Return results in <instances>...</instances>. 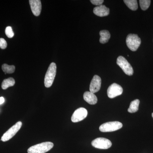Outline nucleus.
<instances>
[{
    "instance_id": "nucleus-13",
    "label": "nucleus",
    "mask_w": 153,
    "mask_h": 153,
    "mask_svg": "<svg viewBox=\"0 0 153 153\" xmlns=\"http://www.w3.org/2000/svg\"><path fill=\"white\" fill-rule=\"evenodd\" d=\"M83 99L90 105H94L97 103V97L94 93L90 91H85L83 94Z\"/></svg>"
},
{
    "instance_id": "nucleus-1",
    "label": "nucleus",
    "mask_w": 153,
    "mask_h": 153,
    "mask_svg": "<svg viewBox=\"0 0 153 153\" xmlns=\"http://www.w3.org/2000/svg\"><path fill=\"white\" fill-rule=\"evenodd\" d=\"M54 146V144L46 142L34 145L28 149V153H45L50 150Z\"/></svg>"
},
{
    "instance_id": "nucleus-22",
    "label": "nucleus",
    "mask_w": 153,
    "mask_h": 153,
    "mask_svg": "<svg viewBox=\"0 0 153 153\" xmlns=\"http://www.w3.org/2000/svg\"><path fill=\"white\" fill-rule=\"evenodd\" d=\"M90 1L94 5L98 6L102 5L104 1L103 0H91Z\"/></svg>"
},
{
    "instance_id": "nucleus-17",
    "label": "nucleus",
    "mask_w": 153,
    "mask_h": 153,
    "mask_svg": "<svg viewBox=\"0 0 153 153\" xmlns=\"http://www.w3.org/2000/svg\"><path fill=\"white\" fill-rule=\"evenodd\" d=\"M126 6L133 11L137 10L138 4L137 0H124Z\"/></svg>"
},
{
    "instance_id": "nucleus-18",
    "label": "nucleus",
    "mask_w": 153,
    "mask_h": 153,
    "mask_svg": "<svg viewBox=\"0 0 153 153\" xmlns=\"http://www.w3.org/2000/svg\"><path fill=\"white\" fill-rule=\"evenodd\" d=\"M15 66L13 65H8L7 64H4L2 66V69L3 71L8 74H12L15 71Z\"/></svg>"
},
{
    "instance_id": "nucleus-11",
    "label": "nucleus",
    "mask_w": 153,
    "mask_h": 153,
    "mask_svg": "<svg viewBox=\"0 0 153 153\" xmlns=\"http://www.w3.org/2000/svg\"><path fill=\"white\" fill-rule=\"evenodd\" d=\"M29 3L34 16H38L41 14L42 8L41 1L40 0H30Z\"/></svg>"
},
{
    "instance_id": "nucleus-23",
    "label": "nucleus",
    "mask_w": 153,
    "mask_h": 153,
    "mask_svg": "<svg viewBox=\"0 0 153 153\" xmlns=\"http://www.w3.org/2000/svg\"><path fill=\"white\" fill-rule=\"evenodd\" d=\"M4 97H0V104H3L4 102Z\"/></svg>"
},
{
    "instance_id": "nucleus-16",
    "label": "nucleus",
    "mask_w": 153,
    "mask_h": 153,
    "mask_svg": "<svg viewBox=\"0 0 153 153\" xmlns=\"http://www.w3.org/2000/svg\"><path fill=\"white\" fill-rule=\"evenodd\" d=\"M15 84V80L12 77L4 79L2 83L1 87L3 89H7L8 88L13 86Z\"/></svg>"
},
{
    "instance_id": "nucleus-24",
    "label": "nucleus",
    "mask_w": 153,
    "mask_h": 153,
    "mask_svg": "<svg viewBox=\"0 0 153 153\" xmlns=\"http://www.w3.org/2000/svg\"><path fill=\"white\" fill-rule=\"evenodd\" d=\"M152 117L153 118V113L152 114Z\"/></svg>"
},
{
    "instance_id": "nucleus-7",
    "label": "nucleus",
    "mask_w": 153,
    "mask_h": 153,
    "mask_svg": "<svg viewBox=\"0 0 153 153\" xmlns=\"http://www.w3.org/2000/svg\"><path fill=\"white\" fill-rule=\"evenodd\" d=\"M91 145L93 147L97 149H107L111 146L112 143L107 139L99 137L93 140L91 142Z\"/></svg>"
},
{
    "instance_id": "nucleus-6",
    "label": "nucleus",
    "mask_w": 153,
    "mask_h": 153,
    "mask_svg": "<svg viewBox=\"0 0 153 153\" xmlns=\"http://www.w3.org/2000/svg\"><path fill=\"white\" fill-rule=\"evenodd\" d=\"M22 122H18L4 134L1 139V140L3 142H6L10 140L19 131L22 127Z\"/></svg>"
},
{
    "instance_id": "nucleus-21",
    "label": "nucleus",
    "mask_w": 153,
    "mask_h": 153,
    "mask_svg": "<svg viewBox=\"0 0 153 153\" xmlns=\"http://www.w3.org/2000/svg\"><path fill=\"white\" fill-rule=\"evenodd\" d=\"M7 41L4 39L2 38H0V48L1 49H5L7 47Z\"/></svg>"
},
{
    "instance_id": "nucleus-8",
    "label": "nucleus",
    "mask_w": 153,
    "mask_h": 153,
    "mask_svg": "<svg viewBox=\"0 0 153 153\" xmlns=\"http://www.w3.org/2000/svg\"><path fill=\"white\" fill-rule=\"evenodd\" d=\"M123 92V88L117 83H114L108 88V96L110 98H114L120 95Z\"/></svg>"
},
{
    "instance_id": "nucleus-4",
    "label": "nucleus",
    "mask_w": 153,
    "mask_h": 153,
    "mask_svg": "<svg viewBox=\"0 0 153 153\" xmlns=\"http://www.w3.org/2000/svg\"><path fill=\"white\" fill-rule=\"evenodd\" d=\"M117 64L123 70L124 73L129 76L133 74L134 70L131 65L123 56H120L117 60Z\"/></svg>"
},
{
    "instance_id": "nucleus-20",
    "label": "nucleus",
    "mask_w": 153,
    "mask_h": 153,
    "mask_svg": "<svg viewBox=\"0 0 153 153\" xmlns=\"http://www.w3.org/2000/svg\"><path fill=\"white\" fill-rule=\"evenodd\" d=\"M5 34L8 38H11L13 37L14 33L11 27H7L6 28Z\"/></svg>"
},
{
    "instance_id": "nucleus-19",
    "label": "nucleus",
    "mask_w": 153,
    "mask_h": 153,
    "mask_svg": "<svg viewBox=\"0 0 153 153\" xmlns=\"http://www.w3.org/2000/svg\"><path fill=\"white\" fill-rule=\"evenodd\" d=\"M141 8L143 10H146L150 5V0H140L139 1Z\"/></svg>"
},
{
    "instance_id": "nucleus-10",
    "label": "nucleus",
    "mask_w": 153,
    "mask_h": 153,
    "mask_svg": "<svg viewBox=\"0 0 153 153\" xmlns=\"http://www.w3.org/2000/svg\"><path fill=\"white\" fill-rule=\"evenodd\" d=\"M101 85V79L99 76L95 75L93 76L89 87L90 92L95 93L100 90Z\"/></svg>"
},
{
    "instance_id": "nucleus-9",
    "label": "nucleus",
    "mask_w": 153,
    "mask_h": 153,
    "mask_svg": "<svg viewBox=\"0 0 153 153\" xmlns=\"http://www.w3.org/2000/svg\"><path fill=\"white\" fill-rule=\"evenodd\" d=\"M87 110L84 108H79L75 110L71 117V121L73 123H77L81 121L87 117Z\"/></svg>"
},
{
    "instance_id": "nucleus-15",
    "label": "nucleus",
    "mask_w": 153,
    "mask_h": 153,
    "mask_svg": "<svg viewBox=\"0 0 153 153\" xmlns=\"http://www.w3.org/2000/svg\"><path fill=\"white\" fill-rule=\"evenodd\" d=\"M140 101L139 100L136 99L133 100L131 102L128 111L131 113H133L137 112L139 109Z\"/></svg>"
},
{
    "instance_id": "nucleus-2",
    "label": "nucleus",
    "mask_w": 153,
    "mask_h": 153,
    "mask_svg": "<svg viewBox=\"0 0 153 153\" xmlns=\"http://www.w3.org/2000/svg\"><path fill=\"white\" fill-rule=\"evenodd\" d=\"M57 66L55 63H52L49 65L47 71L45 78L44 85L45 87L49 88L52 86L56 74Z\"/></svg>"
},
{
    "instance_id": "nucleus-14",
    "label": "nucleus",
    "mask_w": 153,
    "mask_h": 153,
    "mask_svg": "<svg viewBox=\"0 0 153 153\" xmlns=\"http://www.w3.org/2000/svg\"><path fill=\"white\" fill-rule=\"evenodd\" d=\"M100 42L102 44L107 43L111 37L109 32L106 30L100 31Z\"/></svg>"
},
{
    "instance_id": "nucleus-5",
    "label": "nucleus",
    "mask_w": 153,
    "mask_h": 153,
    "mask_svg": "<svg viewBox=\"0 0 153 153\" xmlns=\"http://www.w3.org/2000/svg\"><path fill=\"white\" fill-rule=\"evenodd\" d=\"M123 127V124L118 121L109 122L102 124L100 126L99 129L102 132H112L119 130Z\"/></svg>"
},
{
    "instance_id": "nucleus-12",
    "label": "nucleus",
    "mask_w": 153,
    "mask_h": 153,
    "mask_svg": "<svg viewBox=\"0 0 153 153\" xmlns=\"http://www.w3.org/2000/svg\"><path fill=\"white\" fill-rule=\"evenodd\" d=\"M94 13L99 17H105L109 14V9L104 5L97 6L94 8Z\"/></svg>"
},
{
    "instance_id": "nucleus-3",
    "label": "nucleus",
    "mask_w": 153,
    "mask_h": 153,
    "mask_svg": "<svg viewBox=\"0 0 153 153\" xmlns=\"http://www.w3.org/2000/svg\"><path fill=\"white\" fill-rule=\"evenodd\" d=\"M127 46L132 51H137L140 45L141 41L137 35L130 34L126 39Z\"/></svg>"
}]
</instances>
